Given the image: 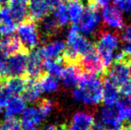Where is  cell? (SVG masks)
Here are the masks:
<instances>
[{"label": "cell", "instance_id": "10", "mask_svg": "<svg viewBox=\"0 0 131 130\" xmlns=\"http://www.w3.org/2000/svg\"><path fill=\"white\" fill-rule=\"evenodd\" d=\"M51 12L52 10L47 5V0H28L29 18L36 23L39 22Z\"/></svg>", "mask_w": 131, "mask_h": 130}, {"label": "cell", "instance_id": "5", "mask_svg": "<svg viewBox=\"0 0 131 130\" xmlns=\"http://www.w3.org/2000/svg\"><path fill=\"white\" fill-rule=\"evenodd\" d=\"M28 54H16L6 57L5 60V72L3 75H0L2 82H5V78L13 76H21L25 75L26 70Z\"/></svg>", "mask_w": 131, "mask_h": 130}, {"label": "cell", "instance_id": "18", "mask_svg": "<svg viewBox=\"0 0 131 130\" xmlns=\"http://www.w3.org/2000/svg\"><path fill=\"white\" fill-rule=\"evenodd\" d=\"M5 119H14L16 118L18 114H21L24 111L26 104L25 101L21 96H13L9 100L7 105L5 106Z\"/></svg>", "mask_w": 131, "mask_h": 130}, {"label": "cell", "instance_id": "24", "mask_svg": "<svg viewBox=\"0 0 131 130\" xmlns=\"http://www.w3.org/2000/svg\"><path fill=\"white\" fill-rule=\"evenodd\" d=\"M116 105L121 122L125 120H131V94L119 98Z\"/></svg>", "mask_w": 131, "mask_h": 130}, {"label": "cell", "instance_id": "25", "mask_svg": "<svg viewBox=\"0 0 131 130\" xmlns=\"http://www.w3.org/2000/svg\"><path fill=\"white\" fill-rule=\"evenodd\" d=\"M40 88L44 92H53L58 88V80L56 78L49 74H46L42 78L38 80Z\"/></svg>", "mask_w": 131, "mask_h": 130}, {"label": "cell", "instance_id": "19", "mask_svg": "<svg viewBox=\"0 0 131 130\" xmlns=\"http://www.w3.org/2000/svg\"><path fill=\"white\" fill-rule=\"evenodd\" d=\"M43 115L41 114L38 107H29L25 108L24 111L21 112V123L27 124V125H38L44 120Z\"/></svg>", "mask_w": 131, "mask_h": 130}, {"label": "cell", "instance_id": "21", "mask_svg": "<svg viewBox=\"0 0 131 130\" xmlns=\"http://www.w3.org/2000/svg\"><path fill=\"white\" fill-rule=\"evenodd\" d=\"M67 10L69 19L73 25H77L84 13V5L82 0H70L67 2Z\"/></svg>", "mask_w": 131, "mask_h": 130}, {"label": "cell", "instance_id": "20", "mask_svg": "<svg viewBox=\"0 0 131 130\" xmlns=\"http://www.w3.org/2000/svg\"><path fill=\"white\" fill-rule=\"evenodd\" d=\"M42 90L40 88V86L38 81L28 78L27 86L24 92L23 93V98L25 102H36L39 99L40 94Z\"/></svg>", "mask_w": 131, "mask_h": 130}, {"label": "cell", "instance_id": "11", "mask_svg": "<svg viewBox=\"0 0 131 130\" xmlns=\"http://www.w3.org/2000/svg\"><path fill=\"white\" fill-rule=\"evenodd\" d=\"M103 19L106 26L121 30L124 26L123 16L121 10L115 5H105L103 7Z\"/></svg>", "mask_w": 131, "mask_h": 130}, {"label": "cell", "instance_id": "38", "mask_svg": "<svg viewBox=\"0 0 131 130\" xmlns=\"http://www.w3.org/2000/svg\"><path fill=\"white\" fill-rule=\"evenodd\" d=\"M2 87H3V82H2L1 78H0V89L2 88Z\"/></svg>", "mask_w": 131, "mask_h": 130}, {"label": "cell", "instance_id": "6", "mask_svg": "<svg viewBox=\"0 0 131 130\" xmlns=\"http://www.w3.org/2000/svg\"><path fill=\"white\" fill-rule=\"evenodd\" d=\"M43 60L44 59L38 52V47H36L29 53L26 70H25V76L29 79L38 81L46 74H47L44 69Z\"/></svg>", "mask_w": 131, "mask_h": 130}, {"label": "cell", "instance_id": "30", "mask_svg": "<svg viewBox=\"0 0 131 130\" xmlns=\"http://www.w3.org/2000/svg\"><path fill=\"white\" fill-rule=\"evenodd\" d=\"M12 97L13 96L10 94V92L5 87H2V88L0 89V107H5Z\"/></svg>", "mask_w": 131, "mask_h": 130}, {"label": "cell", "instance_id": "36", "mask_svg": "<svg viewBox=\"0 0 131 130\" xmlns=\"http://www.w3.org/2000/svg\"><path fill=\"white\" fill-rule=\"evenodd\" d=\"M11 0H0V6H6Z\"/></svg>", "mask_w": 131, "mask_h": 130}, {"label": "cell", "instance_id": "26", "mask_svg": "<svg viewBox=\"0 0 131 130\" xmlns=\"http://www.w3.org/2000/svg\"><path fill=\"white\" fill-rule=\"evenodd\" d=\"M53 11H54V13L53 14L54 16L55 20H56L57 23L59 24V26L62 28V27L67 25L70 21L68 10H67V5L62 2Z\"/></svg>", "mask_w": 131, "mask_h": 130}, {"label": "cell", "instance_id": "31", "mask_svg": "<svg viewBox=\"0 0 131 130\" xmlns=\"http://www.w3.org/2000/svg\"><path fill=\"white\" fill-rule=\"evenodd\" d=\"M113 2L119 10L131 14V0H113Z\"/></svg>", "mask_w": 131, "mask_h": 130}, {"label": "cell", "instance_id": "37", "mask_svg": "<svg viewBox=\"0 0 131 130\" xmlns=\"http://www.w3.org/2000/svg\"><path fill=\"white\" fill-rule=\"evenodd\" d=\"M126 64H127V66H128V71H129L130 78H131V60H129V61H128Z\"/></svg>", "mask_w": 131, "mask_h": 130}, {"label": "cell", "instance_id": "28", "mask_svg": "<svg viewBox=\"0 0 131 130\" xmlns=\"http://www.w3.org/2000/svg\"><path fill=\"white\" fill-rule=\"evenodd\" d=\"M0 130H23L21 121L17 118L5 119L0 124Z\"/></svg>", "mask_w": 131, "mask_h": 130}, {"label": "cell", "instance_id": "23", "mask_svg": "<svg viewBox=\"0 0 131 130\" xmlns=\"http://www.w3.org/2000/svg\"><path fill=\"white\" fill-rule=\"evenodd\" d=\"M44 69L47 74L54 77V78H61L63 71L64 66L60 61L59 58L56 59H47L43 63Z\"/></svg>", "mask_w": 131, "mask_h": 130}, {"label": "cell", "instance_id": "14", "mask_svg": "<svg viewBox=\"0 0 131 130\" xmlns=\"http://www.w3.org/2000/svg\"><path fill=\"white\" fill-rule=\"evenodd\" d=\"M27 82L28 78L25 75L13 76L5 78L3 87H5L13 96H19L24 92Z\"/></svg>", "mask_w": 131, "mask_h": 130}, {"label": "cell", "instance_id": "13", "mask_svg": "<svg viewBox=\"0 0 131 130\" xmlns=\"http://www.w3.org/2000/svg\"><path fill=\"white\" fill-rule=\"evenodd\" d=\"M95 123L94 116L90 112L79 111L73 115L71 125L68 126L69 130H91Z\"/></svg>", "mask_w": 131, "mask_h": 130}, {"label": "cell", "instance_id": "29", "mask_svg": "<svg viewBox=\"0 0 131 130\" xmlns=\"http://www.w3.org/2000/svg\"><path fill=\"white\" fill-rule=\"evenodd\" d=\"M17 25L14 22H4L0 24V34L1 36H11L14 31Z\"/></svg>", "mask_w": 131, "mask_h": 130}, {"label": "cell", "instance_id": "3", "mask_svg": "<svg viewBox=\"0 0 131 130\" xmlns=\"http://www.w3.org/2000/svg\"><path fill=\"white\" fill-rule=\"evenodd\" d=\"M15 30L20 41L29 52L38 46L40 43V38L38 24L35 21L28 19L27 21L19 23L16 26Z\"/></svg>", "mask_w": 131, "mask_h": 130}, {"label": "cell", "instance_id": "9", "mask_svg": "<svg viewBox=\"0 0 131 130\" xmlns=\"http://www.w3.org/2000/svg\"><path fill=\"white\" fill-rule=\"evenodd\" d=\"M37 24L38 25V33H40L39 36L41 35L43 41L51 39L61 31V27L57 23L53 14H49Z\"/></svg>", "mask_w": 131, "mask_h": 130}, {"label": "cell", "instance_id": "27", "mask_svg": "<svg viewBox=\"0 0 131 130\" xmlns=\"http://www.w3.org/2000/svg\"><path fill=\"white\" fill-rule=\"evenodd\" d=\"M37 107L38 108V110L40 111L41 114L43 115L44 118H47V116H48L49 113L52 111L53 108V102L51 100L48 99H38L37 101Z\"/></svg>", "mask_w": 131, "mask_h": 130}, {"label": "cell", "instance_id": "12", "mask_svg": "<svg viewBox=\"0 0 131 130\" xmlns=\"http://www.w3.org/2000/svg\"><path fill=\"white\" fill-rule=\"evenodd\" d=\"M8 8L13 21L16 25L29 19L28 14V0H11L8 4Z\"/></svg>", "mask_w": 131, "mask_h": 130}, {"label": "cell", "instance_id": "4", "mask_svg": "<svg viewBox=\"0 0 131 130\" xmlns=\"http://www.w3.org/2000/svg\"><path fill=\"white\" fill-rule=\"evenodd\" d=\"M102 75L107 78L119 88L130 80V74L126 63L119 61H113L112 64L104 68Z\"/></svg>", "mask_w": 131, "mask_h": 130}, {"label": "cell", "instance_id": "22", "mask_svg": "<svg viewBox=\"0 0 131 130\" xmlns=\"http://www.w3.org/2000/svg\"><path fill=\"white\" fill-rule=\"evenodd\" d=\"M63 69L61 78H62L63 85L66 87H71L76 86L79 82L81 73L78 66H68Z\"/></svg>", "mask_w": 131, "mask_h": 130}, {"label": "cell", "instance_id": "8", "mask_svg": "<svg viewBox=\"0 0 131 130\" xmlns=\"http://www.w3.org/2000/svg\"><path fill=\"white\" fill-rule=\"evenodd\" d=\"M28 54L29 51L21 44L17 36H8L0 40V54L8 57L16 54Z\"/></svg>", "mask_w": 131, "mask_h": 130}, {"label": "cell", "instance_id": "1", "mask_svg": "<svg viewBox=\"0 0 131 130\" xmlns=\"http://www.w3.org/2000/svg\"><path fill=\"white\" fill-rule=\"evenodd\" d=\"M103 75L81 74L73 96L79 102L86 104H98L103 98Z\"/></svg>", "mask_w": 131, "mask_h": 130}, {"label": "cell", "instance_id": "2", "mask_svg": "<svg viewBox=\"0 0 131 130\" xmlns=\"http://www.w3.org/2000/svg\"><path fill=\"white\" fill-rule=\"evenodd\" d=\"M95 38L96 40L94 45L104 68H107L113 62L114 51L119 45L121 36L117 32L111 33L100 29L95 33Z\"/></svg>", "mask_w": 131, "mask_h": 130}, {"label": "cell", "instance_id": "32", "mask_svg": "<svg viewBox=\"0 0 131 130\" xmlns=\"http://www.w3.org/2000/svg\"><path fill=\"white\" fill-rule=\"evenodd\" d=\"M86 1H88V7L98 10L100 7H104L108 5L110 0H86Z\"/></svg>", "mask_w": 131, "mask_h": 130}, {"label": "cell", "instance_id": "33", "mask_svg": "<svg viewBox=\"0 0 131 130\" xmlns=\"http://www.w3.org/2000/svg\"><path fill=\"white\" fill-rule=\"evenodd\" d=\"M119 36H121V40H123L128 44H131V24L125 27Z\"/></svg>", "mask_w": 131, "mask_h": 130}, {"label": "cell", "instance_id": "15", "mask_svg": "<svg viewBox=\"0 0 131 130\" xmlns=\"http://www.w3.org/2000/svg\"><path fill=\"white\" fill-rule=\"evenodd\" d=\"M103 98L102 102L106 105H114L119 99L118 87L109 78L103 77Z\"/></svg>", "mask_w": 131, "mask_h": 130}, {"label": "cell", "instance_id": "34", "mask_svg": "<svg viewBox=\"0 0 131 130\" xmlns=\"http://www.w3.org/2000/svg\"><path fill=\"white\" fill-rule=\"evenodd\" d=\"M44 130H69L68 126L66 124H62V125H49L45 127Z\"/></svg>", "mask_w": 131, "mask_h": 130}, {"label": "cell", "instance_id": "17", "mask_svg": "<svg viewBox=\"0 0 131 130\" xmlns=\"http://www.w3.org/2000/svg\"><path fill=\"white\" fill-rule=\"evenodd\" d=\"M101 119L102 122L104 126L115 127L121 126V120L119 117V111H118L117 105H106L101 113Z\"/></svg>", "mask_w": 131, "mask_h": 130}, {"label": "cell", "instance_id": "16", "mask_svg": "<svg viewBox=\"0 0 131 130\" xmlns=\"http://www.w3.org/2000/svg\"><path fill=\"white\" fill-rule=\"evenodd\" d=\"M66 47V44L62 41H54L44 46H38V52L44 60L56 59L61 56L62 51Z\"/></svg>", "mask_w": 131, "mask_h": 130}, {"label": "cell", "instance_id": "7", "mask_svg": "<svg viewBox=\"0 0 131 130\" xmlns=\"http://www.w3.org/2000/svg\"><path fill=\"white\" fill-rule=\"evenodd\" d=\"M79 31L85 34H95L100 24V15L98 10L88 7L84 11L79 21Z\"/></svg>", "mask_w": 131, "mask_h": 130}, {"label": "cell", "instance_id": "35", "mask_svg": "<svg viewBox=\"0 0 131 130\" xmlns=\"http://www.w3.org/2000/svg\"><path fill=\"white\" fill-rule=\"evenodd\" d=\"M21 128H23V130H39L36 126L27 125V124H21Z\"/></svg>", "mask_w": 131, "mask_h": 130}]
</instances>
